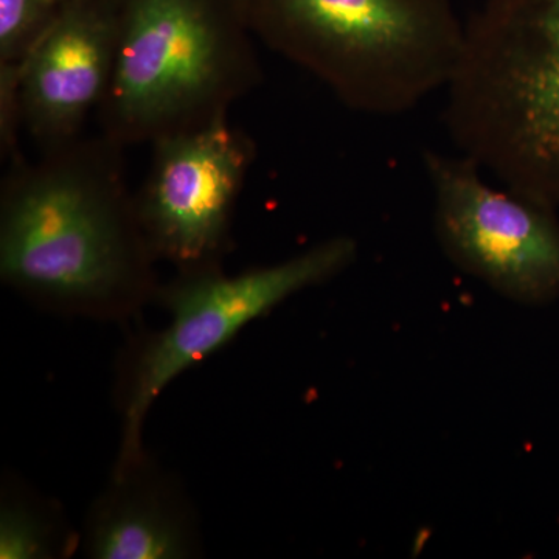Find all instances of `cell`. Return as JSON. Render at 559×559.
Returning <instances> with one entry per match:
<instances>
[{"mask_svg":"<svg viewBox=\"0 0 559 559\" xmlns=\"http://www.w3.org/2000/svg\"><path fill=\"white\" fill-rule=\"evenodd\" d=\"M358 257V242L334 237L299 255L238 275L221 266L178 272L157 299L170 312L167 329L143 342L123 395V433L116 474L143 462L142 429L154 401L176 377L229 344L245 326L300 290L330 282Z\"/></svg>","mask_w":559,"mask_h":559,"instance_id":"5","label":"cell"},{"mask_svg":"<svg viewBox=\"0 0 559 559\" xmlns=\"http://www.w3.org/2000/svg\"><path fill=\"white\" fill-rule=\"evenodd\" d=\"M255 39L356 112L392 117L450 86L465 46L451 0H242Z\"/></svg>","mask_w":559,"mask_h":559,"instance_id":"3","label":"cell"},{"mask_svg":"<svg viewBox=\"0 0 559 559\" xmlns=\"http://www.w3.org/2000/svg\"><path fill=\"white\" fill-rule=\"evenodd\" d=\"M61 10L50 0H0V64L22 68Z\"/></svg>","mask_w":559,"mask_h":559,"instance_id":"10","label":"cell"},{"mask_svg":"<svg viewBox=\"0 0 559 559\" xmlns=\"http://www.w3.org/2000/svg\"><path fill=\"white\" fill-rule=\"evenodd\" d=\"M255 159V140L229 119L151 143L135 209L157 261L178 272L223 264L235 207Z\"/></svg>","mask_w":559,"mask_h":559,"instance_id":"7","label":"cell"},{"mask_svg":"<svg viewBox=\"0 0 559 559\" xmlns=\"http://www.w3.org/2000/svg\"><path fill=\"white\" fill-rule=\"evenodd\" d=\"M253 40L242 0H120L102 134L128 148L229 119L263 81Z\"/></svg>","mask_w":559,"mask_h":559,"instance_id":"4","label":"cell"},{"mask_svg":"<svg viewBox=\"0 0 559 559\" xmlns=\"http://www.w3.org/2000/svg\"><path fill=\"white\" fill-rule=\"evenodd\" d=\"M433 231L447 259L521 305L559 299V221L554 210L481 178L465 154L426 151Z\"/></svg>","mask_w":559,"mask_h":559,"instance_id":"6","label":"cell"},{"mask_svg":"<svg viewBox=\"0 0 559 559\" xmlns=\"http://www.w3.org/2000/svg\"><path fill=\"white\" fill-rule=\"evenodd\" d=\"M460 153L506 189L559 207V0H487L447 87Z\"/></svg>","mask_w":559,"mask_h":559,"instance_id":"2","label":"cell"},{"mask_svg":"<svg viewBox=\"0 0 559 559\" xmlns=\"http://www.w3.org/2000/svg\"><path fill=\"white\" fill-rule=\"evenodd\" d=\"M123 151L100 132L7 165L0 191L7 285L80 314H130L157 299V260L139 223Z\"/></svg>","mask_w":559,"mask_h":559,"instance_id":"1","label":"cell"},{"mask_svg":"<svg viewBox=\"0 0 559 559\" xmlns=\"http://www.w3.org/2000/svg\"><path fill=\"white\" fill-rule=\"evenodd\" d=\"M51 3H55V5L61 7V9H64V7L72 5V3L80 2V0H50Z\"/></svg>","mask_w":559,"mask_h":559,"instance_id":"12","label":"cell"},{"mask_svg":"<svg viewBox=\"0 0 559 559\" xmlns=\"http://www.w3.org/2000/svg\"><path fill=\"white\" fill-rule=\"evenodd\" d=\"M53 528L27 503L5 502L0 513V558H53Z\"/></svg>","mask_w":559,"mask_h":559,"instance_id":"11","label":"cell"},{"mask_svg":"<svg viewBox=\"0 0 559 559\" xmlns=\"http://www.w3.org/2000/svg\"><path fill=\"white\" fill-rule=\"evenodd\" d=\"M120 0H80L64 7L21 70L24 130L40 153L83 135L108 94Z\"/></svg>","mask_w":559,"mask_h":559,"instance_id":"8","label":"cell"},{"mask_svg":"<svg viewBox=\"0 0 559 559\" xmlns=\"http://www.w3.org/2000/svg\"><path fill=\"white\" fill-rule=\"evenodd\" d=\"M143 462L114 479L87 530L97 559H179L194 550L191 521L167 491L145 484Z\"/></svg>","mask_w":559,"mask_h":559,"instance_id":"9","label":"cell"}]
</instances>
